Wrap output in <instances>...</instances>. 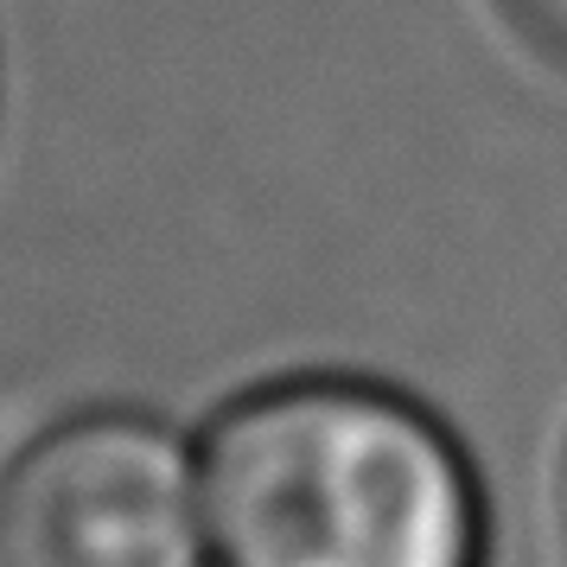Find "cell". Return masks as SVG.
Segmentation results:
<instances>
[{
    "label": "cell",
    "instance_id": "6da1fadb",
    "mask_svg": "<svg viewBox=\"0 0 567 567\" xmlns=\"http://www.w3.org/2000/svg\"><path fill=\"white\" fill-rule=\"evenodd\" d=\"M210 567H485L491 504L460 434L370 377H275L198 440Z\"/></svg>",
    "mask_w": 567,
    "mask_h": 567
},
{
    "label": "cell",
    "instance_id": "7a4b0ae2",
    "mask_svg": "<svg viewBox=\"0 0 567 567\" xmlns=\"http://www.w3.org/2000/svg\"><path fill=\"white\" fill-rule=\"evenodd\" d=\"M0 567H210L198 446L147 409H78L0 472Z\"/></svg>",
    "mask_w": 567,
    "mask_h": 567
},
{
    "label": "cell",
    "instance_id": "3957f363",
    "mask_svg": "<svg viewBox=\"0 0 567 567\" xmlns=\"http://www.w3.org/2000/svg\"><path fill=\"white\" fill-rule=\"evenodd\" d=\"M497 13H504L542 58H555L567 71V0H497Z\"/></svg>",
    "mask_w": 567,
    "mask_h": 567
}]
</instances>
